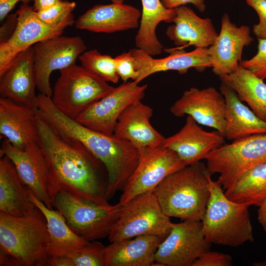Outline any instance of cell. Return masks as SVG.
Here are the masks:
<instances>
[{
    "instance_id": "18",
    "label": "cell",
    "mask_w": 266,
    "mask_h": 266,
    "mask_svg": "<svg viewBox=\"0 0 266 266\" xmlns=\"http://www.w3.org/2000/svg\"><path fill=\"white\" fill-rule=\"evenodd\" d=\"M169 55L161 59H154L138 48L130 50L135 59V66L139 74L134 81L139 84L148 76L155 73L167 70H176L186 73L194 68L199 72L211 67L208 48H196L191 52L183 49H167Z\"/></svg>"
},
{
    "instance_id": "2",
    "label": "cell",
    "mask_w": 266,
    "mask_h": 266,
    "mask_svg": "<svg viewBox=\"0 0 266 266\" xmlns=\"http://www.w3.org/2000/svg\"><path fill=\"white\" fill-rule=\"evenodd\" d=\"M38 117L60 136L78 142L105 167L108 200L122 191L136 167L139 151L130 142L91 130L70 118L54 105L51 97L39 93L36 98Z\"/></svg>"
},
{
    "instance_id": "13",
    "label": "cell",
    "mask_w": 266,
    "mask_h": 266,
    "mask_svg": "<svg viewBox=\"0 0 266 266\" xmlns=\"http://www.w3.org/2000/svg\"><path fill=\"white\" fill-rule=\"evenodd\" d=\"M33 48V64L36 88L39 93L51 97L53 89L50 75L75 64L86 46L79 36H58L35 43Z\"/></svg>"
},
{
    "instance_id": "20",
    "label": "cell",
    "mask_w": 266,
    "mask_h": 266,
    "mask_svg": "<svg viewBox=\"0 0 266 266\" xmlns=\"http://www.w3.org/2000/svg\"><path fill=\"white\" fill-rule=\"evenodd\" d=\"M0 80L1 97L36 108L33 46L15 57Z\"/></svg>"
},
{
    "instance_id": "39",
    "label": "cell",
    "mask_w": 266,
    "mask_h": 266,
    "mask_svg": "<svg viewBox=\"0 0 266 266\" xmlns=\"http://www.w3.org/2000/svg\"><path fill=\"white\" fill-rule=\"evenodd\" d=\"M18 23L16 13L8 15L6 21L0 27V43L7 40L14 32Z\"/></svg>"
},
{
    "instance_id": "41",
    "label": "cell",
    "mask_w": 266,
    "mask_h": 266,
    "mask_svg": "<svg viewBox=\"0 0 266 266\" xmlns=\"http://www.w3.org/2000/svg\"><path fill=\"white\" fill-rule=\"evenodd\" d=\"M34 0H0V20L2 21L19 2L29 4Z\"/></svg>"
},
{
    "instance_id": "16",
    "label": "cell",
    "mask_w": 266,
    "mask_h": 266,
    "mask_svg": "<svg viewBox=\"0 0 266 266\" xmlns=\"http://www.w3.org/2000/svg\"><path fill=\"white\" fill-rule=\"evenodd\" d=\"M170 111L177 117L190 116L199 124L213 128L225 137V99L214 87H192L186 90Z\"/></svg>"
},
{
    "instance_id": "34",
    "label": "cell",
    "mask_w": 266,
    "mask_h": 266,
    "mask_svg": "<svg viewBox=\"0 0 266 266\" xmlns=\"http://www.w3.org/2000/svg\"><path fill=\"white\" fill-rule=\"evenodd\" d=\"M73 1L62 0L54 6L41 11L36 12L38 18L44 23L54 25L66 18L74 9Z\"/></svg>"
},
{
    "instance_id": "14",
    "label": "cell",
    "mask_w": 266,
    "mask_h": 266,
    "mask_svg": "<svg viewBox=\"0 0 266 266\" xmlns=\"http://www.w3.org/2000/svg\"><path fill=\"white\" fill-rule=\"evenodd\" d=\"M147 88V85H139L134 81L124 82L90 105L75 120L91 130L112 135L121 113L130 104L141 100Z\"/></svg>"
},
{
    "instance_id": "40",
    "label": "cell",
    "mask_w": 266,
    "mask_h": 266,
    "mask_svg": "<svg viewBox=\"0 0 266 266\" xmlns=\"http://www.w3.org/2000/svg\"><path fill=\"white\" fill-rule=\"evenodd\" d=\"M161 1L165 7L170 9H175L190 3L200 12H203L206 9L205 0H161Z\"/></svg>"
},
{
    "instance_id": "25",
    "label": "cell",
    "mask_w": 266,
    "mask_h": 266,
    "mask_svg": "<svg viewBox=\"0 0 266 266\" xmlns=\"http://www.w3.org/2000/svg\"><path fill=\"white\" fill-rule=\"evenodd\" d=\"M164 239L143 235L111 242L104 250L105 266H154L156 252Z\"/></svg>"
},
{
    "instance_id": "6",
    "label": "cell",
    "mask_w": 266,
    "mask_h": 266,
    "mask_svg": "<svg viewBox=\"0 0 266 266\" xmlns=\"http://www.w3.org/2000/svg\"><path fill=\"white\" fill-rule=\"evenodd\" d=\"M52 206L64 216L70 228L88 241L108 236L118 220L122 205H102L79 196L61 191Z\"/></svg>"
},
{
    "instance_id": "27",
    "label": "cell",
    "mask_w": 266,
    "mask_h": 266,
    "mask_svg": "<svg viewBox=\"0 0 266 266\" xmlns=\"http://www.w3.org/2000/svg\"><path fill=\"white\" fill-rule=\"evenodd\" d=\"M220 90L226 101L225 138L233 141L266 133V122L244 105L233 89L221 83Z\"/></svg>"
},
{
    "instance_id": "11",
    "label": "cell",
    "mask_w": 266,
    "mask_h": 266,
    "mask_svg": "<svg viewBox=\"0 0 266 266\" xmlns=\"http://www.w3.org/2000/svg\"><path fill=\"white\" fill-rule=\"evenodd\" d=\"M16 13L18 23L14 32L7 40L0 43V77L20 52L39 41L61 35L65 28L75 23L71 13L57 25L45 24L29 4L22 3Z\"/></svg>"
},
{
    "instance_id": "43",
    "label": "cell",
    "mask_w": 266,
    "mask_h": 266,
    "mask_svg": "<svg viewBox=\"0 0 266 266\" xmlns=\"http://www.w3.org/2000/svg\"><path fill=\"white\" fill-rule=\"evenodd\" d=\"M48 266H74L71 261L66 256L50 257Z\"/></svg>"
},
{
    "instance_id": "22",
    "label": "cell",
    "mask_w": 266,
    "mask_h": 266,
    "mask_svg": "<svg viewBox=\"0 0 266 266\" xmlns=\"http://www.w3.org/2000/svg\"><path fill=\"white\" fill-rule=\"evenodd\" d=\"M141 14L138 8L124 3L98 4L81 15L75 26L94 33H113L137 28Z\"/></svg>"
},
{
    "instance_id": "17",
    "label": "cell",
    "mask_w": 266,
    "mask_h": 266,
    "mask_svg": "<svg viewBox=\"0 0 266 266\" xmlns=\"http://www.w3.org/2000/svg\"><path fill=\"white\" fill-rule=\"evenodd\" d=\"M254 39L248 26L237 27L227 13L221 19V27L214 43L208 48L213 73L221 76L234 72L241 62L243 48Z\"/></svg>"
},
{
    "instance_id": "38",
    "label": "cell",
    "mask_w": 266,
    "mask_h": 266,
    "mask_svg": "<svg viewBox=\"0 0 266 266\" xmlns=\"http://www.w3.org/2000/svg\"><path fill=\"white\" fill-rule=\"evenodd\" d=\"M247 4L257 13L259 23L253 26V31L258 39L266 38V0H246Z\"/></svg>"
},
{
    "instance_id": "28",
    "label": "cell",
    "mask_w": 266,
    "mask_h": 266,
    "mask_svg": "<svg viewBox=\"0 0 266 266\" xmlns=\"http://www.w3.org/2000/svg\"><path fill=\"white\" fill-rule=\"evenodd\" d=\"M27 188L31 201L40 210L46 220L49 235L47 247L49 257L66 256L69 252L89 242L70 228L64 216L59 210L48 208Z\"/></svg>"
},
{
    "instance_id": "24",
    "label": "cell",
    "mask_w": 266,
    "mask_h": 266,
    "mask_svg": "<svg viewBox=\"0 0 266 266\" xmlns=\"http://www.w3.org/2000/svg\"><path fill=\"white\" fill-rule=\"evenodd\" d=\"M175 9L173 24L167 28L166 32L178 46L174 49H183L189 46L208 48L214 43L218 33L209 18L200 17L186 5Z\"/></svg>"
},
{
    "instance_id": "3",
    "label": "cell",
    "mask_w": 266,
    "mask_h": 266,
    "mask_svg": "<svg viewBox=\"0 0 266 266\" xmlns=\"http://www.w3.org/2000/svg\"><path fill=\"white\" fill-rule=\"evenodd\" d=\"M211 175L199 161L167 175L153 193L168 217L201 221L210 198Z\"/></svg>"
},
{
    "instance_id": "10",
    "label": "cell",
    "mask_w": 266,
    "mask_h": 266,
    "mask_svg": "<svg viewBox=\"0 0 266 266\" xmlns=\"http://www.w3.org/2000/svg\"><path fill=\"white\" fill-rule=\"evenodd\" d=\"M139 153L138 165L122 190L118 202L121 205L153 191L167 175L187 166L174 151L163 144L146 147Z\"/></svg>"
},
{
    "instance_id": "15",
    "label": "cell",
    "mask_w": 266,
    "mask_h": 266,
    "mask_svg": "<svg viewBox=\"0 0 266 266\" xmlns=\"http://www.w3.org/2000/svg\"><path fill=\"white\" fill-rule=\"evenodd\" d=\"M0 154V157L5 156L12 161L23 183L48 208L52 209L49 168L39 141L29 144L22 150L5 138L2 141Z\"/></svg>"
},
{
    "instance_id": "29",
    "label": "cell",
    "mask_w": 266,
    "mask_h": 266,
    "mask_svg": "<svg viewBox=\"0 0 266 266\" xmlns=\"http://www.w3.org/2000/svg\"><path fill=\"white\" fill-rule=\"evenodd\" d=\"M141 1L142 11L135 45L149 55H158L161 53L163 46L157 37L156 28L161 22H172L176 16L175 9L166 8L161 0Z\"/></svg>"
},
{
    "instance_id": "35",
    "label": "cell",
    "mask_w": 266,
    "mask_h": 266,
    "mask_svg": "<svg viewBox=\"0 0 266 266\" xmlns=\"http://www.w3.org/2000/svg\"><path fill=\"white\" fill-rule=\"evenodd\" d=\"M258 40V52L252 58L241 61L245 68L262 79H266V38Z\"/></svg>"
},
{
    "instance_id": "1",
    "label": "cell",
    "mask_w": 266,
    "mask_h": 266,
    "mask_svg": "<svg viewBox=\"0 0 266 266\" xmlns=\"http://www.w3.org/2000/svg\"><path fill=\"white\" fill-rule=\"evenodd\" d=\"M38 141L49 171V193L52 202L61 191H66L102 205L107 184L100 174L103 164L80 143L56 133L38 117Z\"/></svg>"
},
{
    "instance_id": "32",
    "label": "cell",
    "mask_w": 266,
    "mask_h": 266,
    "mask_svg": "<svg viewBox=\"0 0 266 266\" xmlns=\"http://www.w3.org/2000/svg\"><path fill=\"white\" fill-rule=\"evenodd\" d=\"M78 59L82 66L106 82H118L120 77L116 70L115 58L92 49L83 52Z\"/></svg>"
},
{
    "instance_id": "45",
    "label": "cell",
    "mask_w": 266,
    "mask_h": 266,
    "mask_svg": "<svg viewBox=\"0 0 266 266\" xmlns=\"http://www.w3.org/2000/svg\"><path fill=\"white\" fill-rule=\"evenodd\" d=\"M0 266H20L19 263L11 256L0 250Z\"/></svg>"
},
{
    "instance_id": "33",
    "label": "cell",
    "mask_w": 266,
    "mask_h": 266,
    "mask_svg": "<svg viewBox=\"0 0 266 266\" xmlns=\"http://www.w3.org/2000/svg\"><path fill=\"white\" fill-rule=\"evenodd\" d=\"M105 247L96 240L69 252L66 256L74 266H105L104 250Z\"/></svg>"
},
{
    "instance_id": "9",
    "label": "cell",
    "mask_w": 266,
    "mask_h": 266,
    "mask_svg": "<svg viewBox=\"0 0 266 266\" xmlns=\"http://www.w3.org/2000/svg\"><path fill=\"white\" fill-rule=\"evenodd\" d=\"M122 205L120 216L108 236L110 242L143 235L165 238L174 225L162 210L153 191Z\"/></svg>"
},
{
    "instance_id": "26",
    "label": "cell",
    "mask_w": 266,
    "mask_h": 266,
    "mask_svg": "<svg viewBox=\"0 0 266 266\" xmlns=\"http://www.w3.org/2000/svg\"><path fill=\"white\" fill-rule=\"evenodd\" d=\"M36 208L13 163L5 156L0 157V212L19 217L31 214Z\"/></svg>"
},
{
    "instance_id": "42",
    "label": "cell",
    "mask_w": 266,
    "mask_h": 266,
    "mask_svg": "<svg viewBox=\"0 0 266 266\" xmlns=\"http://www.w3.org/2000/svg\"><path fill=\"white\" fill-rule=\"evenodd\" d=\"M62 0H34L33 6V10L36 12H39L46 10Z\"/></svg>"
},
{
    "instance_id": "8",
    "label": "cell",
    "mask_w": 266,
    "mask_h": 266,
    "mask_svg": "<svg viewBox=\"0 0 266 266\" xmlns=\"http://www.w3.org/2000/svg\"><path fill=\"white\" fill-rule=\"evenodd\" d=\"M211 174H219L218 182L225 191L248 170L266 162V133L235 140L209 153L205 158Z\"/></svg>"
},
{
    "instance_id": "31",
    "label": "cell",
    "mask_w": 266,
    "mask_h": 266,
    "mask_svg": "<svg viewBox=\"0 0 266 266\" xmlns=\"http://www.w3.org/2000/svg\"><path fill=\"white\" fill-rule=\"evenodd\" d=\"M225 195L233 201L259 206L266 198V162L246 172Z\"/></svg>"
},
{
    "instance_id": "21",
    "label": "cell",
    "mask_w": 266,
    "mask_h": 266,
    "mask_svg": "<svg viewBox=\"0 0 266 266\" xmlns=\"http://www.w3.org/2000/svg\"><path fill=\"white\" fill-rule=\"evenodd\" d=\"M38 116L36 108L0 98V133L15 147L24 150L38 141Z\"/></svg>"
},
{
    "instance_id": "46",
    "label": "cell",
    "mask_w": 266,
    "mask_h": 266,
    "mask_svg": "<svg viewBox=\"0 0 266 266\" xmlns=\"http://www.w3.org/2000/svg\"><path fill=\"white\" fill-rule=\"evenodd\" d=\"M112 3H123L125 0H110Z\"/></svg>"
},
{
    "instance_id": "23",
    "label": "cell",
    "mask_w": 266,
    "mask_h": 266,
    "mask_svg": "<svg viewBox=\"0 0 266 266\" xmlns=\"http://www.w3.org/2000/svg\"><path fill=\"white\" fill-rule=\"evenodd\" d=\"M153 109L141 100L130 104L119 116L113 135L130 142L139 151L163 144L164 137L151 125Z\"/></svg>"
},
{
    "instance_id": "12",
    "label": "cell",
    "mask_w": 266,
    "mask_h": 266,
    "mask_svg": "<svg viewBox=\"0 0 266 266\" xmlns=\"http://www.w3.org/2000/svg\"><path fill=\"white\" fill-rule=\"evenodd\" d=\"M211 244L204 237L201 221L183 220L174 224L159 245L154 266H192L197 259L210 250Z\"/></svg>"
},
{
    "instance_id": "37",
    "label": "cell",
    "mask_w": 266,
    "mask_h": 266,
    "mask_svg": "<svg viewBox=\"0 0 266 266\" xmlns=\"http://www.w3.org/2000/svg\"><path fill=\"white\" fill-rule=\"evenodd\" d=\"M232 261L230 255L210 250L197 259L192 266H231Z\"/></svg>"
},
{
    "instance_id": "7",
    "label": "cell",
    "mask_w": 266,
    "mask_h": 266,
    "mask_svg": "<svg viewBox=\"0 0 266 266\" xmlns=\"http://www.w3.org/2000/svg\"><path fill=\"white\" fill-rule=\"evenodd\" d=\"M60 71L51 100L59 110L74 120L115 88L82 66L74 64Z\"/></svg>"
},
{
    "instance_id": "19",
    "label": "cell",
    "mask_w": 266,
    "mask_h": 266,
    "mask_svg": "<svg viewBox=\"0 0 266 266\" xmlns=\"http://www.w3.org/2000/svg\"><path fill=\"white\" fill-rule=\"evenodd\" d=\"M190 116L174 134L165 137L163 145L174 151L187 165L200 161L211 151L225 143V137L217 130H202Z\"/></svg>"
},
{
    "instance_id": "4",
    "label": "cell",
    "mask_w": 266,
    "mask_h": 266,
    "mask_svg": "<svg viewBox=\"0 0 266 266\" xmlns=\"http://www.w3.org/2000/svg\"><path fill=\"white\" fill-rule=\"evenodd\" d=\"M49 241L46 220L37 207L24 217L0 212V250L20 266H48Z\"/></svg>"
},
{
    "instance_id": "5",
    "label": "cell",
    "mask_w": 266,
    "mask_h": 266,
    "mask_svg": "<svg viewBox=\"0 0 266 266\" xmlns=\"http://www.w3.org/2000/svg\"><path fill=\"white\" fill-rule=\"evenodd\" d=\"M211 176L210 198L201 221L205 239L211 244L231 247L253 242L249 206L230 200L222 186Z\"/></svg>"
},
{
    "instance_id": "30",
    "label": "cell",
    "mask_w": 266,
    "mask_h": 266,
    "mask_svg": "<svg viewBox=\"0 0 266 266\" xmlns=\"http://www.w3.org/2000/svg\"><path fill=\"white\" fill-rule=\"evenodd\" d=\"M221 83L233 89L242 101L266 122V84L264 80L244 68L240 63L233 72L219 76Z\"/></svg>"
},
{
    "instance_id": "44",
    "label": "cell",
    "mask_w": 266,
    "mask_h": 266,
    "mask_svg": "<svg viewBox=\"0 0 266 266\" xmlns=\"http://www.w3.org/2000/svg\"><path fill=\"white\" fill-rule=\"evenodd\" d=\"M258 220L266 233V198L259 206Z\"/></svg>"
},
{
    "instance_id": "36",
    "label": "cell",
    "mask_w": 266,
    "mask_h": 266,
    "mask_svg": "<svg viewBox=\"0 0 266 266\" xmlns=\"http://www.w3.org/2000/svg\"><path fill=\"white\" fill-rule=\"evenodd\" d=\"M115 58L116 72L124 82L130 79L135 81L139 72L135 66V59L130 51L123 53Z\"/></svg>"
}]
</instances>
